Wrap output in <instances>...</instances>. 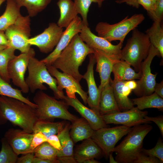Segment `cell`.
<instances>
[{"instance_id": "53", "label": "cell", "mask_w": 163, "mask_h": 163, "mask_svg": "<svg viewBox=\"0 0 163 163\" xmlns=\"http://www.w3.org/2000/svg\"><path fill=\"white\" fill-rule=\"evenodd\" d=\"M99 161L95 160L94 159H91L85 161L83 163H99Z\"/></svg>"}, {"instance_id": "43", "label": "cell", "mask_w": 163, "mask_h": 163, "mask_svg": "<svg viewBox=\"0 0 163 163\" xmlns=\"http://www.w3.org/2000/svg\"><path fill=\"white\" fill-rule=\"evenodd\" d=\"M138 3L148 11L149 15L153 14L156 5L153 3L151 0H139Z\"/></svg>"}, {"instance_id": "24", "label": "cell", "mask_w": 163, "mask_h": 163, "mask_svg": "<svg viewBox=\"0 0 163 163\" xmlns=\"http://www.w3.org/2000/svg\"><path fill=\"white\" fill-rule=\"evenodd\" d=\"M57 5L60 13L57 24L60 27L66 28L78 14L74 2L72 0H59Z\"/></svg>"}, {"instance_id": "52", "label": "cell", "mask_w": 163, "mask_h": 163, "mask_svg": "<svg viewBox=\"0 0 163 163\" xmlns=\"http://www.w3.org/2000/svg\"><path fill=\"white\" fill-rule=\"evenodd\" d=\"M112 153L113 152L110 153L109 155V162L110 163H118L114 159L112 155Z\"/></svg>"}, {"instance_id": "3", "label": "cell", "mask_w": 163, "mask_h": 163, "mask_svg": "<svg viewBox=\"0 0 163 163\" xmlns=\"http://www.w3.org/2000/svg\"><path fill=\"white\" fill-rule=\"evenodd\" d=\"M148 124L134 126L120 143L114 149L116 154L115 160L118 163H133L138 155L141 152L143 141L152 129Z\"/></svg>"}, {"instance_id": "13", "label": "cell", "mask_w": 163, "mask_h": 163, "mask_svg": "<svg viewBox=\"0 0 163 163\" xmlns=\"http://www.w3.org/2000/svg\"><path fill=\"white\" fill-rule=\"evenodd\" d=\"M148 113L146 111H142L137 107L123 112H115L101 115L106 124H120L129 127L138 125L151 123L144 117Z\"/></svg>"}, {"instance_id": "18", "label": "cell", "mask_w": 163, "mask_h": 163, "mask_svg": "<svg viewBox=\"0 0 163 163\" xmlns=\"http://www.w3.org/2000/svg\"><path fill=\"white\" fill-rule=\"evenodd\" d=\"M89 55V60L87 71L83 75V78L86 81L88 88L89 96L87 99V104L90 109L100 114L99 104L101 94L96 85L94 76V67L96 61L93 53Z\"/></svg>"}, {"instance_id": "37", "label": "cell", "mask_w": 163, "mask_h": 163, "mask_svg": "<svg viewBox=\"0 0 163 163\" xmlns=\"http://www.w3.org/2000/svg\"><path fill=\"white\" fill-rule=\"evenodd\" d=\"M74 3L78 14H80L82 18L84 25L88 26L87 15L91 5L93 3H97L96 0H74Z\"/></svg>"}, {"instance_id": "35", "label": "cell", "mask_w": 163, "mask_h": 163, "mask_svg": "<svg viewBox=\"0 0 163 163\" xmlns=\"http://www.w3.org/2000/svg\"><path fill=\"white\" fill-rule=\"evenodd\" d=\"M15 50L10 46L0 50V75L6 82L10 83L9 78L8 72V67L9 62L15 56Z\"/></svg>"}, {"instance_id": "34", "label": "cell", "mask_w": 163, "mask_h": 163, "mask_svg": "<svg viewBox=\"0 0 163 163\" xmlns=\"http://www.w3.org/2000/svg\"><path fill=\"white\" fill-rule=\"evenodd\" d=\"M21 7H25L30 17L35 16L44 9L52 0H14Z\"/></svg>"}, {"instance_id": "25", "label": "cell", "mask_w": 163, "mask_h": 163, "mask_svg": "<svg viewBox=\"0 0 163 163\" xmlns=\"http://www.w3.org/2000/svg\"><path fill=\"white\" fill-rule=\"evenodd\" d=\"M112 72L114 79L123 81L139 79L141 76L140 70L138 72H136L128 62L121 59L114 64Z\"/></svg>"}, {"instance_id": "19", "label": "cell", "mask_w": 163, "mask_h": 163, "mask_svg": "<svg viewBox=\"0 0 163 163\" xmlns=\"http://www.w3.org/2000/svg\"><path fill=\"white\" fill-rule=\"evenodd\" d=\"M63 100L85 119L94 130L107 127L100 114L83 105L76 97L71 98L65 96Z\"/></svg>"}, {"instance_id": "44", "label": "cell", "mask_w": 163, "mask_h": 163, "mask_svg": "<svg viewBox=\"0 0 163 163\" xmlns=\"http://www.w3.org/2000/svg\"><path fill=\"white\" fill-rule=\"evenodd\" d=\"M34 152L29 153L20 157H18L16 163H33L35 157Z\"/></svg>"}, {"instance_id": "42", "label": "cell", "mask_w": 163, "mask_h": 163, "mask_svg": "<svg viewBox=\"0 0 163 163\" xmlns=\"http://www.w3.org/2000/svg\"><path fill=\"white\" fill-rule=\"evenodd\" d=\"M145 118L147 120L152 121L155 123L158 126L163 137V116L162 115L156 117H150L145 116Z\"/></svg>"}, {"instance_id": "17", "label": "cell", "mask_w": 163, "mask_h": 163, "mask_svg": "<svg viewBox=\"0 0 163 163\" xmlns=\"http://www.w3.org/2000/svg\"><path fill=\"white\" fill-rule=\"evenodd\" d=\"M34 135L22 129L12 128L6 131L4 137L18 155L33 152L31 144Z\"/></svg>"}, {"instance_id": "12", "label": "cell", "mask_w": 163, "mask_h": 163, "mask_svg": "<svg viewBox=\"0 0 163 163\" xmlns=\"http://www.w3.org/2000/svg\"><path fill=\"white\" fill-rule=\"evenodd\" d=\"M79 33L82 40L90 48L103 51L117 62L120 60L123 42H120L117 45H113L104 38L94 34L88 26L83 24Z\"/></svg>"}, {"instance_id": "22", "label": "cell", "mask_w": 163, "mask_h": 163, "mask_svg": "<svg viewBox=\"0 0 163 163\" xmlns=\"http://www.w3.org/2000/svg\"><path fill=\"white\" fill-rule=\"evenodd\" d=\"M99 110L101 115L121 111L116 101L112 86L110 82L105 86L101 91Z\"/></svg>"}, {"instance_id": "27", "label": "cell", "mask_w": 163, "mask_h": 163, "mask_svg": "<svg viewBox=\"0 0 163 163\" xmlns=\"http://www.w3.org/2000/svg\"><path fill=\"white\" fill-rule=\"evenodd\" d=\"M70 125L67 124L57 135L61 146L59 150L57 158H74L73 156V142L69 134Z\"/></svg>"}, {"instance_id": "47", "label": "cell", "mask_w": 163, "mask_h": 163, "mask_svg": "<svg viewBox=\"0 0 163 163\" xmlns=\"http://www.w3.org/2000/svg\"><path fill=\"white\" fill-rule=\"evenodd\" d=\"M154 92L163 98V80L160 83H156L154 87Z\"/></svg>"}, {"instance_id": "23", "label": "cell", "mask_w": 163, "mask_h": 163, "mask_svg": "<svg viewBox=\"0 0 163 163\" xmlns=\"http://www.w3.org/2000/svg\"><path fill=\"white\" fill-rule=\"evenodd\" d=\"M69 134L73 143L91 138L94 130L83 118H78L70 126Z\"/></svg>"}, {"instance_id": "7", "label": "cell", "mask_w": 163, "mask_h": 163, "mask_svg": "<svg viewBox=\"0 0 163 163\" xmlns=\"http://www.w3.org/2000/svg\"><path fill=\"white\" fill-rule=\"evenodd\" d=\"M145 19L143 14H136L130 18L127 16L119 22L113 24L99 22L96 25L95 30L98 36L110 42L115 40L123 42L127 34L136 28Z\"/></svg>"}, {"instance_id": "10", "label": "cell", "mask_w": 163, "mask_h": 163, "mask_svg": "<svg viewBox=\"0 0 163 163\" xmlns=\"http://www.w3.org/2000/svg\"><path fill=\"white\" fill-rule=\"evenodd\" d=\"M156 56H161L160 53L151 44L148 56L141 63L140 70L141 76L137 82L136 88L133 90L134 94L139 97L149 95L154 92L157 74H153L151 73L150 66L153 59Z\"/></svg>"}, {"instance_id": "32", "label": "cell", "mask_w": 163, "mask_h": 163, "mask_svg": "<svg viewBox=\"0 0 163 163\" xmlns=\"http://www.w3.org/2000/svg\"><path fill=\"white\" fill-rule=\"evenodd\" d=\"M0 95L14 98L19 100L30 106L37 108V105L31 102L27 98L22 94L21 90L13 88L5 81L0 75Z\"/></svg>"}, {"instance_id": "54", "label": "cell", "mask_w": 163, "mask_h": 163, "mask_svg": "<svg viewBox=\"0 0 163 163\" xmlns=\"http://www.w3.org/2000/svg\"><path fill=\"white\" fill-rule=\"evenodd\" d=\"M97 3L99 7H101L103 2L104 0H96Z\"/></svg>"}, {"instance_id": "1", "label": "cell", "mask_w": 163, "mask_h": 163, "mask_svg": "<svg viewBox=\"0 0 163 163\" xmlns=\"http://www.w3.org/2000/svg\"><path fill=\"white\" fill-rule=\"evenodd\" d=\"M38 120L37 108L17 99L0 95V125L8 121L24 131L33 133Z\"/></svg>"}, {"instance_id": "48", "label": "cell", "mask_w": 163, "mask_h": 163, "mask_svg": "<svg viewBox=\"0 0 163 163\" xmlns=\"http://www.w3.org/2000/svg\"><path fill=\"white\" fill-rule=\"evenodd\" d=\"M0 45L9 46L8 40L4 31L0 30Z\"/></svg>"}, {"instance_id": "9", "label": "cell", "mask_w": 163, "mask_h": 163, "mask_svg": "<svg viewBox=\"0 0 163 163\" xmlns=\"http://www.w3.org/2000/svg\"><path fill=\"white\" fill-rule=\"evenodd\" d=\"M131 128L122 125L102 128L94 130L91 138L100 148L103 154L108 158L110 154L113 152L117 142L126 135Z\"/></svg>"}, {"instance_id": "21", "label": "cell", "mask_w": 163, "mask_h": 163, "mask_svg": "<svg viewBox=\"0 0 163 163\" xmlns=\"http://www.w3.org/2000/svg\"><path fill=\"white\" fill-rule=\"evenodd\" d=\"M85 140L76 146L73 152L77 163H82L86 160L98 158L103 154L100 148L91 138Z\"/></svg>"}, {"instance_id": "56", "label": "cell", "mask_w": 163, "mask_h": 163, "mask_svg": "<svg viewBox=\"0 0 163 163\" xmlns=\"http://www.w3.org/2000/svg\"><path fill=\"white\" fill-rule=\"evenodd\" d=\"M153 3L155 5H156V3L158 0H151Z\"/></svg>"}, {"instance_id": "46", "label": "cell", "mask_w": 163, "mask_h": 163, "mask_svg": "<svg viewBox=\"0 0 163 163\" xmlns=\"http://www.w3.org/2000/svg\"><path fill=\"white\" fill-rule=\"evenodd\" d=\"M138 1L139 0H117L115 2L119 4L126 3L128 5L138 8L139 6Z\"/></svg>"}, {"instance_id": "2", "label": "cell", "mask_w": 163, "mask_h": 163, "mask_svg": "<svg viewBox=\"0 0 163 163\" xmlns=\"http://www.w3.org/2000/svg\"><path fill=\"white\" fill-rule=\"evenodd\" d=\"M93 53V49L82 40L78 34L72 38L52 65L79 82L83 78V75L79 72V67L87 56Z\"/></svg>"}, {"instance_id": "51", "label": "cell", "mask_w": 163, "mask_h": 163, "mask_svg": "<svg viewBox=\"0 0 163 163\" xmlns=\"http://www.w3.org/2000/svg\"><path fill=\"white\" fill-rule=\"evenodd\" d=\"M33 163H53V162L50 160L35 157L33 160Z\"/></svg>"}, {"instance_id": "6", "label": "cell", "mask_w": 163, "mask_h": 163, "mask_svg": "<svg viewBox=\"0 0 163 163\" xmlns=\"http://www.w3.org/2000/svg\"><path fill=\"white\" fill-rule=\"evenodd\" d=\"M132 31L131 37L121 50L120 59L126 62L138 72L142 62L148 55L151 43L146 34L136 28Z\"/></svg>"}, {"instance_id": "26", "label": "cell", "mask_w": 163, "mask_h": 163, "mask_svg": "<svg viewBox=\"0 0 163 163\" xmlns=\"http://www.w3.org/2000/svg\"><path fill=\"white\" fill-rule=\"evenodd\" d=\"M20 8L14 0H7L5 11L0 16V30L5 31L15 23L21 15Z\"/></svg>"}, {"instance_id": "8", "label": "cell", "mask_w": 163, "mask_h": 163, "mask_svg": "<svg viewBox=\"0 0 163 163\" xmlns=\"http://www.w3.org/2000/svg\"><path fill=\"white\" fill-rule=\"evenodd\" d=\"M9 46L19 50L21 53L27 52L31 45L28 43L30 36V19L29 16L21 15L13 24L5 30Z\"/></svg>"}, {"instance_id": "4", "label": "cell", "mask_w": 163, "mask_h": 163, "mask_svg": "<svg viewBox=\"0 0 163 163\" xmlns=\"http://www.w3.org/2000/svg\"><path fill=\"white\" fill-rule=\"evenodd\" d=\"M33 101L37 106L38 120L51 121L58 118L72 123L78 118L69 112V106L64 100L58 101L42 91H39L36 93Z\"/></svg>"}, {"instance_id": "31", "label": "cell", "mask_w": 163, "mask_h": 163, "mask_svg": "<svg viewBox=\"0 0 163 163\" xmlns=\"http://www.w3.org/2000/svg\"><path fill=\"white\" fill-rule=\"evenodd\" d=\"M152 45L159 51L160 56L163 58V29L160 22L154 21L151 27L146 31Z\"/></svg>"}, {"instance_id": "50", "label": "cell", "mask_w": 163, "mask_h": 163, "mask_svg": "<svg viewBox=\"0 0 163 163\" xmlns=\"http://www.w3.org/2000/svg\"><path fill=\"white\" fill-rule=\"evenodd\" d=\"M132 90L130 89L128 87L124 85V84L122 87V91L124 95L126 97H128L131 93Z\"/></svg>"}, {"instance_id": "11", "label": "cell", "mask_w": 163, "mask_h": 163, "mask_svg": "<svg viewBox=\"0 0 163 163\" xmlns=\"http://www.w3.org/2000/svg\"><path fill=\"white\" fill-rule=\"evenodd\" d=\"M35 55L34 50L30 48L27 52L15 56L8 64V72L9 78L14 85L19 88L24 93H28L29 91L25 82L24 75L30 59Z\"/></svg>"}, {"instance_id": "28", "label": "cell", "mask_w": 163, "mask_h": 163, "mask_svg": "<svg viewBox=\"0 0 163 163\" xmlns=\"http://www.w3.org/2000/svg\"><path fill=\"white\" fill-rule=\"evenodd\" d=\"M133 105H136L140 110L149 108L163 109V98L155 92L148 95L143 96L132 99Z\"/></svg>"}, {"instance_id": "55", "label": "cell", "mask_w": 163, "mask_h": 163, "mask_svg": "<svg viewBox=\"0 0 163 163\" xmlns=\"http://www.w3.org/2000/svg\"><path fill=\"white\" fill-rule=\"evenodd\" d=\"M8 46H5L0 45V50L6 48Z\"/></svg>"}, {"instance_id": "45", "label": "cell", "mask_w": 163, "mask_h": 163, "mask_svg": "<svg viewBox=\"0 0 163 163\" xmlns=\"http://www.w3.org/2000/svg\"><path fill=\"white\" fill-rule=\"evenodd\" d=\"M47 142L56 149L59 150L61 149L62 147L59 140L56 135H52L49 136Z\"/></svg>"}, {"instance_id": "5", "label": "cell", "mask_w": 163, "mask_h": 163, "mask_svg": "<svg viewBox=\"0 0 163 163\" xmlns=\"http://www.w3.org/2000/svg\"><path fill=\"white\" fill-rule=\"evenodd\" d=\"M27 68L28 75L25 82L31 93H34L37 89L47 90L43 84L45 83L53 91L56 99L64 100L65 96L63 92L58 90L56 79L50 75L44 63L33 57L30 59Z\"/></svg>"}, {"instance_id": "57", "label": "cell", "mask_w": 163, "mask_h": 163, "mask_svg": "<svg viewBox=\"0 0 163 163\" xmlns=\"http://www.w3.org/2000/svg\"><path fill=\"white\" fill-rule=\"evenodd\" d=\"M6 0H0V6L2 3L4 2Z\"/></svg>"}, {"instance_id": "40", "label": "cell", "mask_w": 163, "mask_h": 163, "mask_svg": "<svg viewBox=\"0 0 163 163\" xmlns=\"http://www.w3.org/2000/svg\"><path fill=\"white\" fill-rule=\"evenodd\" d=\"M133 163H161L156 158L147 155L141 152L138 155Z\"/></svg>"}, {"instance_id": "15", "label": "cell", "mask_w": 163, "mask_h": 163, "mask_svg": "<svg viewBox=\"0 0 163 163\" xmlns=\"http://www.w3.org/2000/svg\"><path fill=\"white\" fill-rule=\"evenodd\" d=\"M63 28L55 23H50L48 27L41 34L30 38L28 43L37 46L42 53H48L56 46L63 34Z\"/></svg>"}, {"instance_id": "41", "label": "cell", "mask_w": 163, "mask_h": 163, "mask_svg": "<svg viewBox=\"0 0 163 163\" xmlns=\"http://www.w3.org/2000/svg\"><path fill=\"white\" fill-rule=\"evenodd\" d=\"M31 144L32 149H34L43 143L47 141L48 138L40 132L34 134Z\"/></svg>"}, {"instance_id": "38", "label": "cell", "mask_w": 163, "mask_h": 163, "mask_svg": "<svg viewBox=\"0 0 163 163\" xmlns=\"http://www.w3.org/2000/svg\"><path fill=\"white\" fill-rule=\"evenodd\" d=\"M141 152L144 154L155 157L159 159L161 163L163 162V143L160 137L155 145L150 149H142Z\"/></svg>"}, {"instance_id": "16", "label": "cell", "mask_w": 163, "mask_h": 163, "mask_svg": "<svg viewBox=\"0 0 163 163\" xmlns=\"http://www.w3.org/2000/svg\"><path fill=\"white\" fill-rule=\"evenodd\" d=\"M83 23L78 15L63 31L55 49L48 56L40 61L46 66L52 65L61 52L69 43L72 38L81 31Z\"/></svg>"}, {"instance_id": "29", "label": "cell", "mask_w": 163, "mask_h": 163, "mask_svg": "<svg viewBox=\"0 0 163 163\" xmlns=\"http://www.w3.org/2000/svg\"><path fill=\"white\" fill-rule=\"evenodd\" d=\"M125 81L110 79V83L112 86L114 96L119 108L121 111L127 110L134 107L132 102L128 97L124 96L122 87Z\"/></svg>"}, {"instance_id": "36", "label": "cell", "mask_w": 163, "mask_h": 163, "mask_svg": "<svg viewBox=\"0 0 163 163\" xmlns=\"http://www.w3.org/2000/svg\"><path fill=\"white\" fill-rule=\"evenodd\" d=\"M2 144L0 151V163H15L17 162L18 155L14 152L7 140L4 137L2 138Z\"/></svg>"}, {"instance_id": "14", "label": "cell", "mask_w": 163, "mask_h": 163, "mask_svg": "<svg viewBox=\"0 0 163 163\" xmlns=\"http://www.w3.org/2000/svg\"><path fill=\"white\" fill-rule=\"evenodd\" d=\"M50 75L56 78L57 80V88L61 92L66 89L67 96L71 98L76 97L77 93L80 96L85 104H87L88 97L87 93L82 89L79 82L70 75L64 72H61L52 65L46 66Z\"/></svg>"}, {"instance_id": "33", "label": "cell", "mask_w": 163, "mask_h": 163, "mask_svg": "<svg viewBox=\"0 0 163 163\" xmlns=\"http://www.w3.org/2000/svg\"><path fill=\"white\" fill-rule=\"evenodd\" d=\"M58 151L59 150L46 141L35 148L33 152L35 157L50 161L53 163H58L57 156Z\"/></svg>"}, {"instance_id": "20", "label": "cell", "mask_w": 163, "mask_h": 163, "mask_svg": "<svg viewBox=\"0 0 163 163\" xmlns=\"http://www.w3.org/2000/svg\"><path fill=\"white\" fill-rule=\"evenodd\" d=\"M93 54L97 63L96 71L98 72L101 83L98 89L100 93L108 83L110 82V75L113 66L117 62L103 51L97 49H93Z\"/></svg>"}, {"instance_id": "49", "label": "cell", "mask_w": 163, "mask_h": 163, "mask_svg": "<svg viewBox=\"0 0 163 163\" xmlns=\"http://www.w3.org/2000/svg\"><path fill=\"white\" fill-rule=\"evenodd\" d=\"M124 85L128 87L132 90H134L136 88L137 84V82L132 80L125 81Z\"/></svg>"}, {"instance_id": "39", "label": "cell", "mask_w": 163, "mask_h": 163, "mask_svg": "<svg viewBox=\"0 0 163 163\" xmlns=\"http://www.w3.org/2000/svg\"><path fill=\"white\" fill-rule=\"evenodd\" d=\"M163 14V0H158L155 10L152 14L150 15L154 21H157L161 22Z\"/></svg>"}, {"instance_id": "30", "label": "cell", "mask_w": 163, "mask_h": 163, "mask_svg": "<svg viewBox=\"0 0 163 163\" xmlns=\"http://www.w3.org/2000/svg\"><path fill=\"white\" fill-rule=\"evenodd\" d=\"M64 122H53L51 121L38 120L35 124L33 134L40 132L47 138L53 135H57L64 127Z\"/></svg>"}]
</instances>
